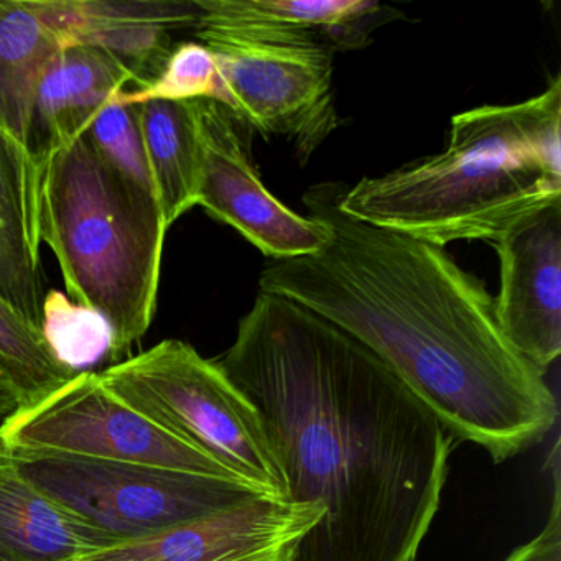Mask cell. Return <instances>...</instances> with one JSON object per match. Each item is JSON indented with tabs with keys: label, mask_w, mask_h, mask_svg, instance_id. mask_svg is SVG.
Returning <instances> with one entry per match:
<instances>
[{
	"label": "cell",
	"mask_w": 561,
	"mask_h": 561,
	"mask_svg": "<svg viewBox=\"0 0 561 561\" xmlns=\"http://www.w3.org/2000/svg\"><path fill=\"white\" fill-rule=\"evenodd\" d=\"M216 364L257 412L287 501L323 507L288 561H415L453 436L373 351L259 291Z\"/></svg>",
	"instance_id": "1"
},
{
	"label": "cell",
	"mask_w": 561,
	"mask_h": 561,
	"mask_svg": "<svg viewBox=\"0 0 561 561\" xmlns=\"http://www.w3.org/2000/svg\"><path fill=\"white\" fill-rule=\"evenodd\" d=\"M341 186L308 188L307 216L327 226V242L314 254L268 262L259 291L359 341L453 439L481 446L492 461L540 443L557 425V399L505 340L485 285L445 249L344 213Z\"/></svg>",
	"instance_id": "2"
},
{
	"label": "cell",
	"mask_w": 561,
	"mask_h": 561,
	"mask_svg": "<svg viewBox=\"0 0 561 561\" xmlns=\"http://www.w3.org/2000/svg\"><path fill=\"white\" fill-rule=\"evenodd\" d=\"M561 202V78L530 100L456 114L436 156L341 186L344 213L436 248L491 244Z\"/></svg>",
	"instance_id": "3"
},
{
	"label": "cell",
	"mask_w": 561,
	"mask_h": 561,
	"mask_svg": "<svg viewBox=\"0 0 561 561\" xmlns=\"http://www.w3.org/2000/svg\"><path fill=\"white\" fill-rule=\"evenodd\" d=\"M38 241L57 255L70 300L113 328V364L126 360L156 317L167 229L152 193L107 165L88 137L34 160Z\"/></svg>",
	"instance_id": "4"
},
{
	"label": "cell",
	"mask_w": 561,
	"mask_h": 561,
	"mask_svg": "<svg viewBox=\"0 0 561 561\" xmlns=\"http://www.w3.org/2000/svg\"><path fill=\"white\" fill-rule=\"evenodd\" d=\"M107 392L265 495L287 499L257 412L215 360L165 340L98 373Z\"/></svg>",
	"instance_id": "5"
},
{
	"label": "cell",
	"mask_w": 561,
	"mask_h": 561,
	"mask_svg": "<svg viewBox=\"0 0 561 561\" xmlns=\"http://www.w3.org/2000/svg\"><path fill=\"white\" fill-rule=\"evenodd\" d=\"M218 61L228 110L262 136L287 139L307 163L341 126L330 42L313 32L264 24H198Z\"/></svg>",
	"instance_id": "6"
},
{
	"label": "cell",
	"mask_w": 561,
	"mask_h": 561,
	"mask_svg": "<svg viewBox=\"0 0 561 561\" xmlns=\"http://www.w3.org/2000/svg\"><path fill=\"white\" fill-rule=\"evenodd\" d=\"M0 453L55 504L114 543L152 537L265 495L238 479L70 456Z\"/></svg>",
	"instance_id": "7"
},
{
	"label": "cell",
	"mask_w": 561,
	"mask_h": 561,
	"mask_svg": "<svg viewBox=\"0 0 561 561\" xmlns=\"http://www.w3.org/2000/svg\"><path fill=\"white\" fill-rule=\"evenodd\" d=\"M0 451L70 456L236 479L205 453L163 432L107 392L94 370L78 374L50 396L19 410L2 430Z\"/></svg>",
	"instance_id": "8"
},
{
	"label": "cell",
	"mask_w": 561,
	"mask_h": 561,
	"mask_svg": "<svg viewBox=\"0 0 561 561\" xmlns=\"http://www.w3.org/2000/svg\"><path fill=\"white\" fill-rule=\"evenodd\" d=\"M203 149L198 205L231 226L265 257L314 254L328 239L327 226L282 205L262 182L245 127L228 107L198 100Z\"/></svg>",
	"instance_id": "9"
},
{
	"label": "cell",
	"mask_w": 561,
	"mask_h": 561,
	"mask_svg": "<svg viewBox=\"0 0 561 561\" xmlns=\"http://www.w3.org/2000/svg\"><path fill=\"white\" fill-rule=\"evenodd\" d=\"M321 515L323 507L318 502L259 495L152 537L91 551L75 561H288Z\"/></svg>",
	"instance_id": "10"
},
{
	"label": "cell",
	"mask_w": 561,
	"mask_h": 561,
	"mask_svg": "<svg viewBox=\"0 0 561 561\" xmlns=\"http://www.w3.org/2000/svg\"><path fill=\"white\" fill-rule=\"evenodd\" d=\"M491 245L501 265L499 328L545 374L561 353V202L518 219Z\"/></svg>",
	"instance_id": "11"
},
{
	"label": "cell",
	"mask_w": 561,
	"mask_h": 561,
	"mask_svg": "<svg viewBox=\"0 0 561 561\" xmlns=\"http://www.w3.org/2000/svg\"><path fill=\"white\" fill-rule=\"evenodd\" d=\"M57 34L61 48L94 47L110 54L146 87L172 51V32L196 27L199 9L180 0H28Z\"/></svg>",
	"instance_id": "12"
},
{
	"label": "cell",
	"mask_w": 561,
	"mask_h": 561,
	"mask_svg": "<svg viewBox=\"0 0 561 561\" xmlns=\"http://www.w3.org/2000/svg\"><path fill=\"white\" fill-rule=\"evenodd\" d=\"M134 83L110 54L94 47L64 48L38 84L32 114V162L80 139L116 94Z\"/></svg>",
	"instance_id": "13"
},
{
	"label": "cell",
	"mask_w": 561,
	"mask_h": 561,
	"mask_svg": "<svg viewBox=\"0 0 561 561\" xmlns=\"http://www.w3.org/2000/svg\"><path fill=\"white\" fill-rule=\"evenodd\" d=\"M34 162L0 127V298L41 330L45 298Z\"/></svg>",
	"instance_id": "14"
},
{
	"label": "cell",
	"mask_w": 561,
	"mask_h": 561,
	"mask_svg": "<svg viewBox=\"0 0 561 561\" xmlns=\"http://www.w3.org/2000/svg\"><path fill=\"white\" fill-rule=\"evenodd\" d=\"M113 545L38 491L0 453V561H75Z\"/></svg>",
	"instance_id": "15"
},
{
	"label": "cell",
	"mask_w": 561,
	"mask_h": 561,
	"mask_svg": "<svg viewBox=\"0 0 561 561\" xmlns=\"http://www.w3.org/2000/svg\"><path fill=\"white\" fill-rule=\"evenodd\" d=\"M198 24H264L313 32L337 51L360 50L380 25L402 18L376 0H195ZM196 24V25H198Z\"/></svg>",
	"instance_id": "16"
},
{
	"label": "cell",
	"mask_w": 561,
	"mask_h": 561,
	"mask_svg": "<svg viewBox=\"0 0 561 561\" xmlns=\"http://www.w3.org/2000/svg\"><path fill=\"white\" fill-rule=\"evenodd\" d=\"M140 133L167 229L198 205L203 173L198 100L139 106Z\"/></svg>",
	"instance_id": "17"
},
{
	"label": "cell",
	"mask_w": 561,
	"mask_h": 561,
	"mask_svg": "<svg viewBox=\"0 0 561 561\" xmlns=\"http://www.w3.org/2000/svg\"><path fill=\"white\" fill-rule=\"evenodd\" d=\"M61 50L28 0H0V127L28 153L38 84Z\"/></svg>",
	"instance_id": "18"
},
{
	"label": "cell",
	"mask_w": 561,
	"mask_h": 561,
	"mask_svg": "<svg viewBox=\"0 0 561 561\" xmlns=\"http://www.w3.org/2000/svg\"><path fill=\"white\" fill-rule=\"evenodd\" d=\"M41 333L48 353L71 376L93 373L113 350V328L106 317L58 290L45 294Z\"/></svg>",
	"instance_id": "19"
},
{
	"label": "cell",
	"mask_w": 561,
	"mask_h": 561,
	"mask_svg": "<svg viewBox=\"0 0 561 561\" xmlns=\"http://www.w3.org/2000/svg\"><path fill=\"white\" fill-rule=\"evenodd\" d=\"M73 377L48 353L41 330L0 298V379L18 392L22 409L50 396Z\"/></svg>",
	"instance_id": "20"
},
{
	"label": "cell",
	"mask_w": 561,
	"mask_h": 561,
	"mask_svg": "<svg viewBox=\"0 0 561 561\" xmlns=\"http://www.w3.org/2000/svg\"><path fill=\"white\" fill-rule=\"evenodd\" d=\"M211 100L229 107V93L215 55L199 42L173 45L157 77L136 90H124L111 103L140 106L150 101Z\"/></svg>",
	"instance_id": "21"
},
{
	"label": "cell",
	"mask_w": 561,
	"mask_h": 561,
	"mask_svg": "<svg viewBox=\"0 0 561 561\" xmlns=\"http://www.w3.org/2000/svg\"><path fill=\"white\" fill-rule=\"evenodd\" d=\"M84 136L93 144L101 159L126 182L156 196L140 133L139 106L107 104Z\"/></svg>",
	"instance_id": "22"
},
{
	"label": "cell",
	"mask_w": 561,
	"mask_h": 561,
	"mask_svg": "<svg viewBox=\"0 0 561 561\" xmlns=\"http://www.w3.org/2000/svg\"><path fill=\"white\" fill-rule=\"evenodd\" d=\"M551 481H553V497H551V511L547 525L537 537L518 547L504 561H561L560 451L554 453L553 456Z\"/></svg>",
	"instance_id": "23"
},
{
	"label": "cell",
	"mask_w": 561,
	"mask_h": 561,
	"mask_svg": "<svg viewBox=\"0 0 561 561\" xmlns=\"http://www.w3.org/2000/svg\"><path fill=\"white\" fill-rule=\"evenodd\" d=\"M21 407L18 392L5 380L0 379V435Z\"/></svg>",
	"instance_id": "24"
}]
</instances>
